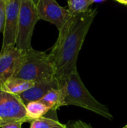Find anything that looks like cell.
I'll return each mask as SVG.
<instances>
[{
    "label": "cell",
    "mask_w": 127,
    "mask_h": 128,
    "mask_svg": "<svg viewBox=\"0 0 127 128\" xmlns=\"http://www.w3.org/2000/svg\"><path fill=\"white\" fill-rule=\"evenodd\" d=\"M97 9L72 14L59 29L58 39L48 54L55 68V78L62 88L69 76L77 70V60Z\"/></svg>",
    "instance_id": "1"
},
{
    "label": "cell",
    "mask_w": 127,
    "mask_h": 128,
    "mask_svg": "<svg viewBox=\"0 0 127 128\" xmlns=\"http://www.w3.org/2000/svg\"><path fill=\"white\" fill-rule=\"evenodd\" d=\"M13 77L38 82L55 78V68L45 52L31 48L20 57Z\"/></svg>",
    "instance_id": "2"
},
{
    "label": "cell",
    "mask_w": 127,
    "mask_h": 128,
    "mask_svg": "<svg viewBox=\"0 0 127 128\" xmlns=\"http://www.w3.org/2000/svg\"><path fill=\"white\" fill-rule=\"evenodd\" d=\"M65 106H76L91 111L104 118L112 119L109 109L95 99L83 84L78 71L72 73L62 87Z\"/></svg>",
    "instance_id": "3"
},
{
    "label": "cell",
    "mask_w": 127,
    "mask_h": 128,
    "mask_svg": "<svg viewBox=\"0 0 127 128\" xmlns=\"http://www.w3.org/2000/svg\"><path fill=\"white\" fill-rule=\"evenodd\" d=\"M40 20L34 0H21L16 46L21 50L31 47V38L34 26Z\"/></svg>",
    "instance_id": "4"
},
{
    "label": "cell",
    "mask_w": 127,
    "mask_h": 128,
    "mask_svg": "<svg viewBox=\"0 0 127 128\" xmlns=\"http://www.w3.org/2000/svg\"><path fill=\"white\" fill-rule=\"evenodd\" d=\"M16 122H27L25 104L19 95L0 88V127Z\"/></svg>",
    "instance_id": "5"
},
{
    "label": "cell",
    "mask_w": 127,
    "mask_h": 128,
    "mask_svg": "<svg viewBox=\"0 0 127 128\" xmlns=\"http://www.w3.org/2000/svg\"><path fill=\"white\" fill-rule=\"evenodd\" d=\"M5 18L1 51L16 46L21 0H4Z\"/></svg>",
    "instance_id": "6"
},
{
    "label": "cell",
    "mask_w": 127,
    "mask_h": 128,
    "mask_svg": "<svg viewBox=\"0 0 127 128\" xmlns=\"http://www.w3.org/2000/svg\"><path fill=\"white\" fill-rule=\"evenodd\" d=\"M36 5L40 20L54 24L58 30L72 15L68 9L59 5L56 0H37Z\"/></svg>",
    "instance_id": "7"
},
{
    "label": "cell",
    "mask_w": 127,
    "mask_h": 128,
    "mask_svg": "<svg viewBox=\"0 0 127 128\" xmlns=\"http://www.w3.org/2000/svg\"><path fill=\"white\" fill-rule=\"evenodd\" d=\"M23 52L24 50L16 46L0 51V88L7 80L13 77Z\"/></svg>",
    "instance_id": "8"
},
{
    "label": "cell",
    "mask_w": 127,
    "mask_h": 128,
    "mask_svg": "<svg viewBox=\"0 0 127 128\" xmlns=\"http://www.w3.org/2000/svg\"><path fill=\"white\" fill-rule=\"evenodd\" d=\"M53 88H60L59 83L55 78L38 81L35 82L31 88L20 94L19 97L26 105L31 101L40 100L49 90Z\"/></svg>",
    "instance_id": "9"
},
{
    "label": "cell",
    "mask_w": 127,
    "mask_h": 128,
    "mask_svg": "<svg viewBox=\"0 0 127 128\" xmlns=\"http://www.w3.org/2000/svg\"><path fill=\"white\" fill-rule=\"evenodd\" d=\"M39 100L47 106L52 111H56L60 107L65 106L64 90L62 88L51 89Z\"/></svg>",
    "instance_id": "10"
},
{
    "label": "cell",
    "mask_w": 127,
    "mask_h": 128,
    "mask_svg": "<svg viewBox=\"0 0 127 128\" xmlns=\"http://www.w3.org/2000/svg\"><path fill=\"white\" fill-rule=\"evenodd\" d=\"M34 83L35 82L33 81L25 80L17 77H11L7 80L0 88L13 94L19 95L20 94L31 88Z\"/></svg>",
    "instance_id": "11"
},
{
    "label": "cell",
    "mask_w": 127,
    "mask_h": 128,
    "mask_svg": "<svg viewBox=\"0 0 127 128\" xmlns=\"http://www.w3.org/2000/svg\"><path fill=\"white\" fill-rule=\"evenodd\" d=\"M27 122H32L43 117L51 110L40 100L31 101L25 105Z\"/></svg>",
    "instance_id": "12"
},
{
    "label": "cell",
    "mask_w": 127,
    "mask_h": 128,
    "mask_svg": "<svg viewBox=\"0 0 127 128\" xmlns=\"http://www.w3.org/2000/svg\"><path fill=\"white\" fill-rule=\"evenodd\" d=\"M93 3V0H67V9L72 14L83 13L87 11Z\"/></svg>",
    "instance_id": "13"
},
{
    "label": "cell",
    "mask_w": 127,
    "mask_h": 128,
    "mask_svg": "<svg viewBox=\"0 0 127 128\" xmlns=\"http://www.w3.org/2000/svg\"><path fill=\"white\" fill-rule=\"evenodd\" d=\"M62 125L57 119L41 117L31 122L30 128H55Z\"/></svg>",
    "instance_id": "14"
},
{
    "label": "cell",
    "mask_w": 127,
    "mask_h": 128,
    "mask_svg": "<svg viewBox=\"0 0 127 128\" xmlns=\"http://www.w3.org/2000/svg\"><path fill=\"white\" fill-rule=\"evenodd\" d=\"M5 18V3L4 0H0V32L4 28Z\"/></svg>",
    "instance_id": "15"
},
{
    "label": "cell",
    "mask_w": 127,
    "mask_h": 128,
    "mask_svg": "<svg viewBox=\"0 0 127 128\" xmlns=\"http://www.w3.org/2000/svg\"><path fill=\"white\" fill-rule=\"evenodd\" d=\"M70 128H92L89 124L82 122V121H77L74 122Z\"/></svg>",
    "instance_id": "16"
},
{
    "label": "cell",
    "mask_w": 127,
    "mask_h": 128,
    "mask_svg": "<svg viewBox=\"0 0 127 128\" xmlns=\"http://www.w3.org/2000/svg\"><path fill=\"white\" fill-rule=\"evenodd\" d=\"M22 124H23V122H16L7 124L2 126L1 128H21Z\"/></svg>",
    "instance_id": "17"
},
{
    "label": "cell",
    "mask_w": 127,
    "mask_h": 128,
    "mask_svg": "<svg viewBox=\"0 0 127 128\" xmlns=\"http://www.w3.org/2000/svg\"><path fill=\"white\" fill-rule=\"evenodd\" d=\"M118 1V2L121 3V4H127V0H116Z\"/></svg>",
    "instance_id": "18"
},
{
    "label": "cell",
    "mask_w": 127,
    "mask_h": 128,
    "mask_svg": "<svg viewBox=\"0 0 127 128\" xmlns=\"http://www.w3.org/2000/svg\"><path fill=\"white\" fill-rule=\"evenodd\" d=\"M67 128V126H66V125L62 124V125H61V126H58V127H56V128Z\"/></svg>",
    "instance_id": "19"
},
{
    "label": "cell",
    "mask_w": 127,
    "mask_h": 128,
    "mask_svg": "<svg viewBox=\"0 0 127 128\" xmlns=\"http://www.w3.org/2000/svg\"><path fill=\"white\" fill-rule=\"evenodd\" d=\"M94 1V2H100V1H103V0H93Z\"/></svg>",
    "instance_id": "20"
},
{
    "label": "cell",
    "mask_w": 127,
    "mask_h": 128,
    "mask_svg": "<svg viewBox=\"0 0 127 128\" xmlns=\"http://www.w3.org/2000/svg\"><path fill=\"white\" fill-rule=\"evenodd\" d=\"M127 128V125H126V126H125L124 128Z\"/></svg>",
    "instance_id": "21"
},
{
    "label": "cell",
    "mask_w": 127,
    "mask_h": 128,
    "mask_svg": "<svg viewBox=\"0 0 127 128\" xmlns=\"http://www.w3.org/2000/svg\"><path fill=\"white\" fill-rule=\"evenodd\" d=\"M0 128H1V127H0Z\"/></svg>",
    "instance_id": "22"
}]
</instances>
